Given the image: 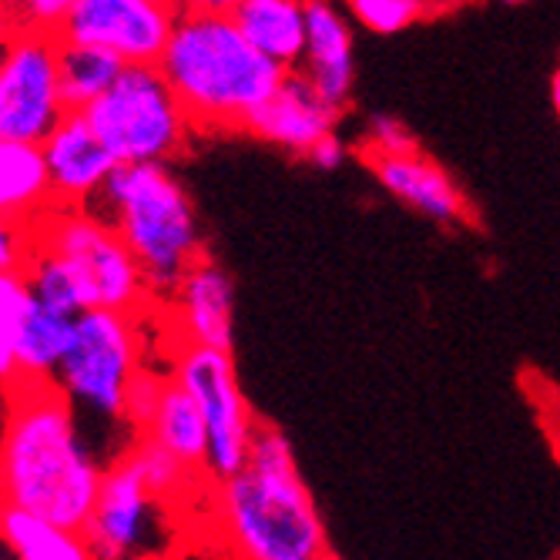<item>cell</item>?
I'll return each instance as SVG.
<instances>
[{"label":"cell","instance_id":"6da1fadb","mask_svg":"<svg viewBox=\"0 0 560 560\" xmlns=\"http://www.w3.org/2000/svg\"><path fill=\"white\" fill-rule=\"evenodd\" d=\"M105 467L58 383L14 380L0 430V503L84 530Z\"/></svg>","mask_w":560,"mask_h":560},{"label":"cell","instance_id":"7a4b0ae2","mask_svg":"<svg viewBox=\"0 0 560 560\" xmlns=\"http://www.w3.org/2000/svg\"><path fill=\"white\" fill-rule=\"evenodd\" d=\"M219 544L238 560H332L323 514L295 450L279 427L259 423L248 467L212 490Z\"/></svg>","mask_w":560,"mask_h":560},{"label":"cell","instance_id":"3957f363","mask_svg":"<svg viewBox=\"0 0 560 560\" xmlns=\"http://www.w3.org/2000/svg\"><path fill=\"white\" fill-rule=\"evenodd\" d=\"M159 68L198 131H245L289 74L232 14H182Z\"/></svg>","mask_w":560,"mask_h":560},{"label":"cell","instance_id":"277c9868","mask_svg":"<svg viewBox=\"0 0 560 560\" xmlns=\"http://www.w3.org/2000/svg\"><path fill=\"white\" fill-rule=\"evenodd\" d=\"M131 245L155 302H172L188 269L206 259L195 201L168 165H115L88 206Z\"/></svg>","mask_w":560,"mask_h":560},{"label":"cell","instance_id":"5b68a950","mask_svg":"<svg viewBox=\"0 0 560 560\" xmlns=\"http://www.w3.org/2000/svg\"><path fill=\"white\" fill-rule=\"evenodd\" d=\"M84 118L118 165H168L198 135L159 65H125Z\"/></svg>","mask_w":560,"mask_h":560},{"label":"cell","instance_id":"8992f818","mask_svg":"<svg viewBox=\"0 0 560 560\" xmlns=\"http://www.w3.org/2000/svg\"><path fill=\"white\" fill-rule=\"evenodd\" d=\"M34 245L58 256L81 292L84 310L141 316L155 305L148 279L121 232L91 209H50L34 225Z\"/></svg>","mask_w":560,"mask_h":560},{"label":"cell","instance_id":"52a82bcc","mask_svg":"<svg viewBox=\"0 0 560 560\" xmlns=\"http://www.w3.org/2000/svg\"><path fill=\"white\" fill-rule=\"evenodd\" d=\"M144 363L141 316L84 310L78 316L71 349L65 352L55 383L74 406L78 420L105 430L121 427L128 433L125 396Z\"/></svg>","mask_w":560,"mask_h":560},{"label":"cell","instance_id":"ba28073f","mask_svg":"<svg viewBox=\"0 0 560 560\" xmlns=\"http://www.w3.org/2000/svg\"><path fill=\"white\" fill-rule=\"evenodd\" d=\"M172 376L198 402L209 427V480H229L248 467L259 420L238 386L232 352L178 342L172 352Z\"/></svg>","mask_w":560,"mask_h":560},{"label":"cell","instance_id":"9c48e42d","mask_svg":"<svg viewBox=\"0 0 560 560\" xmlns=\"http://www.w3.org/2000/svg\"><path fill=\"white\" fill-rule=\"evenodd\" d=\"M175 511V503L148 490L125 456H115L81 534L94 560H168L178 537Z\"/></svg>","mask_w":560,"mask_h":560},{"label":"cell","instance_id":"30bf717a","mask_svg":"<svg viewBox=\"0 0 560 560\" xmlns=\"http://www.w3.org/2000/svg\"><path fill=\"white\" fill-rule=\"evenodd\" d=\"M58 50L61 40L40 31H18L0 47V138L44 144L65 121Z\"/></svg>","mask_w":560,"mask_h":560},{"label":"cell","instance_id":"8fae6325","mask_svg":"<svg viewBox=\"0 0 560 560\" xmlns=\"http://www.w3.org/2000/svg\"><path fill=\"white\" fill-rule=\"evenodd\" d=\"M178 18L175 0H74L55 37L101 47L125 65H159Z\"/></svg>","mask_w":560,"mask_h":560},{"label":"cell","instance_id":"7c38bea8","mask_svg":"<svg viewBox=\"0 0 560 560\" xmlns=\"http://www.w3.org/2000/svg\"><path fill=\"white\" fill-rule=\"evenodd\" d=\"M40 151L58 209H88L118 165L88 125L84 112H68Z\"/></svg>","mask_w":560,"mask_h":560},{"label":"cell","instance_id":"4fadbf2b","mask_svg":"<svg viewBox=\"0 0 560 560\" xmlns=\"http://www.w3.org/2000/svg\"><path fill=\"white\" fill-rule=\"evenodd\" d=\"M339 112L342 108L329 105L302 71H289L279 91L245 121V135L305 159L326 135H336Z\"/></svg>","mask_w":560,"mask_h":560},{"label":"cell","instance_id":"5bb4252c","mask_svg":"<svg viewBox=\"0 0 560 560\" xmlns=\"http://www.w3.org/2000/svg\"><path fill=\"white\" fill-rule=\"evenodd\" d=\"M172 326L178 342L232 352L235 346V282L215 259H198L172 302Z\"/></svg>","mask_w":560,"mask_h":560},{"label":"cell","instance_id":"9a60e30c","mask_svg":"<svg viewBox=\"0 0 560 560\" xmlns=\"http://www.w3.org/2000/svg\"><path fill=\"white\" fill-rule=\"evenodd\" d=\"M370 168L376 182L406 209L427 215L430 222L453 225L467 215L464 191L456 182L420 151H406V155H373Z\"/></svg>","mask_w":560,"mask_h":560},{"label":"cell","instance_id":"2e32d148","mask_svg":"<svg viewBox=\"0 0 560 560\" xmlns=\"http://www.w3.org/2000/svg\"><path fill=\"white\" fill-rule=\"evenodd\" d=\"M305 18H310V31H305V55L299 71L329 105L346 108L355 81L352 27L329 0H310Z\"/></svg>","mask_w":560,"mask_h":560},{"label":"cell","instance_id":"e0dca14e","mask_svg":"<svg viewBox=\"0 0 560 560\" xmlns=\"http://www.w3.org/2000/svg\"><path fill=\"white\" fill-rule=\"evenodd\" d=\"M305 8L310 0H242L232 18L266 58L285 71H299L305 55V31H310Z\"/></svg>","mask_w":560,"mask_h":560},{"label":"cell","instance_id":"ac0fdd59","mask_svg":"<svg viewBox=\"0 0 560 560\" xmlns=\"http://www.w3.org/2000/svg\"><path fill=\"white\" fill-rule=\"evenodd\" d=\"M55 209L40 144L0 138V215L21 225H37Z\"/></svg>","mask_w":560,"mask_h":560},{"label":"cell","instance_id":"d6986e66","mask_svg":"<svg viewBox=\"0 0 560 560\" xmlns=\"http://www.w3.org/2000/svg\"><path fill=\"white\" fill-rule=\"evenodd\" d=\"M78 329V316L50 310V305L31 299V310L18 339V380L55 383L65 352L71 349Z\"/></svg>","mask_w":560,"mask_h":560},{"label":"cell","instance_id":"ffe728a7","mask_svg":"<svg viewBox=\"0 0 560 560\" xmlns=\"http://www.w3.org/2000/svg\"><path fill=\"white\" fill-rule=\"evenodd\" d=\"M141 436L159 440L165 450H172L178 456L182 464H188L191 470L209 477V427H206V417H201L198 402L178 386L175 376L165 386V396L159 402L155 420H151L148 433H141Z\"/></svg>","mask_w":560,"mask_h":560},{"label":"cell","instance_id":"44dd1931","mask_svg":"<svg viewBox=\"0 0 560 560\" xmlns=\"http://www.w3.org/2000/svg\"><path fill=\"white\" fill-rule=\"evenodd\" d=\"M0 537L11 547L14 560H94L81 530L50 524L11 503H0Z\"/></svg>","mask_w":560,"mask_h":560},{"label":"cell","instance_id":"7402d4cb","mask_svg":"<svg viewBox=\"0 0 560 560\" xmlns=\"http://www.w3.org/2000/svg\"><path fill=\"white\" fill-rule=\"evenodd\" d=\"M121 456L135 467V474L148 483L151 493H159L162 500L175 503L178 511H182L185 500H188L195 490H201V487H215L206 474H198V470H191L188 464H182L172 450H165L159 440H151V436H135Z\"/></svg>","mask_w":560,"mask_h":560},{"label":"cell","instance_id":"603a6c76","mask_svg":"<svg viewBox=\"0 0 560 560\" xmlns=\"http://www.w3.org/2000/svg\"><path fill=\"white\" fill-rule=\"evenodd\" d=\"M58 71H61V91H65L68 112H84L118 81V74L125 71V61H118L115 55H108V50H101V47L61 40Z\"/></svg>","mask_w":560,"mask_h":560},{"label":"cell","instance_id":"cb8c5ba5","mask_svg":"<svg viewBox=\"0 0 560 560\" xmlns=\"http://www.w3.org/2000/svg\"><path fill=\"white\" fill-rule=\"evenodd\" d=\"M31 299L24 272H0V383L4 386L18 380V339Z\"/></svg>","mask_w":560,"mask_h":560},{"label":"cell","instance_id":"d4e9b609","mask_svg":"<svg viewBox=\"0 0 560 560\" xmlns=\"http://www.w3.org/2000/svg\"><path fill=\"white\" fill-rule=\"evenodd\" d=\"M24 276H27V285H31V295L50 310H61V313H71V316H81L84 313V302H81V292H78V282L71 276V269L58 259L50 256V252L37 248L34 245V256L31 262L24 266Z\"/></svg>","mask_w":560,"mask_h":560},{"label":"cell","instance_id":"484cf974","mask_svg":"<svg viewBox=\"0 0 560 560\" xmlns=\"http://www.w3.org/2000/svg\"><path fill=\"white\" fill-rule=\"evenodd\" d=\"M168 380H172V370H159L151 363H144L135 373V380L128 386V396H125V427H128L131 436L148 433L151 420H155V413H159V402L165 396Z\"/></svg>","mask_w":560,"mask_h":560},{"label":"cell","instance_id":"4316f807","mask_svg":"<svg viewBox=\"0 0 560 560\" xmlns=\"http://www.w3.org/2000/svg\"><path fill=\"white\" fill-rule=\"evenodd\" d=\"M352 21L373 34H399L427 14V0H346Z\"/></svg>","mask_w":560,"mask_h":560},{"label":"cell","instance_id":"83f0119b","mask_svg":"<svg viewBox=\"0 0 560 560\" xmlns=\"http://www.w3.org/2000/svg\"><path fill=\"white\" fill-rule=\"evenodd\" d=\"M18 31H40V34H58L61 21L74 8V0H4Z\"/></svg>","mask_w":560,"mask_h":560},{"label":"cell","instance_id":"f1b7e54d","mask_svg":"<svg viewBox=\"0 0 560 560\" xmlns=\"http://www.w3.org/2000/svg\"><path fill=\"white\" fill-rule=\"evenodd\" d=\"M34 256V229L0 215V272H24Z\"/></svg>","mask_w":560,"mask_h":560},{"label":"cell","instance_id":"f546056e","mask_svg":"<svg viewBox=\"0 0 560 560\" xmlns=\"http://www.w3.org/2000/svg\"><path fill=\"white\" fill-rule=\"evenodd\" d=\"M370 141L376 144L373 155H406V151H417L410 128L393 115H376L370 121Z\"/></svg>","mask_w":560,"mask_h":560},{"label":"cell","instance_id":"4dcf8cb0","mask_svg":"<svg viewBox=\"0 0 560 560\" xmlns=\"http://www.w3.org/2000/svg\"><path fill=\"white\" fill-rule=\"evenodd\" d=\"M346 159H349V148H346V141L339 135H326L310 151V155H305V162H310L313 168H319V172H336V168L346 165Z\"/></svg>","mask_w":560,"mask_h":560},{"label":"cell","instance_id":"1f68e13d","mask_svg":"<svg viewBox=\"0 0 560 560\" xmlns=\"http://www.w3.org/2000/svg\"><path fill=\"white\" fill-rule=\"evenodd\" d=\"M182 14H232L242 0H175Z\"/></svg>","mask_w":560,"mask_h":560},{"label":"cell","instance_id":"d6a6232c","mask_svg":"<svg viewBox=\"0 0 560 560\" xmlns=\"http://www.w3.org/2000/svg\"><path fill=\"white\" fill-rule=\"evenodd\" d=\"M182 560H238L225 544H215V547H201L198 553H182Z\"/></svg>","mask_w":560,"mask_h":560},{"label":"cell","instance_id":"836d02e7","mask_svg":"<svg viewBox=\"0 0 560 560\" xmlns=\"http://www.w3.org/2000/svg\"><path fill=\"white\" fill-rule=\"evenodd\" d=\"M14 34H18V24H14V18H11L8 4H4V0H0V47H4Z\"/></svg>","mask_w":560,"mask_h":560},{"label":"cell","instance_id":"e575fe53","mask_svg":"<svg viewBox=\"0 0 560 560\" xmlns=\"http://www.w3.org/2000/svg\"><path fill=\"white\" fill-rule=\"evenodd\" d=\"M550 94H553V105H557V112H560V71H557V78H553V88H550Z\"/></svg>","mask_w":560,"mask_h":560},{"label":"cell","instance_id":"d590c367","mask_svg":"<svg viewBox=\"0 0 560 560\" xmlns=\"http://www.w3.org/2000/svg\"><path fill=\"white\" fill-rule=\"evenodd\" d=\"M0 560H14V553H11V547L4 544V537H0Z\"/></svg>","mask_w":560,"mask_h":560},{"label":"cell","instance_id":"8d00e7d4","mask_svg":"<svg viewBox=\"0 0 560 560\" xmlns=\"http://www.w3.org/2000/svg\"><path fill=\"white\" fill-rule=\"evenodd\" d=\"M500 4H524V0H500Z\"/></svg>","mask_w":560,"mask_h":560}]
</instances>
